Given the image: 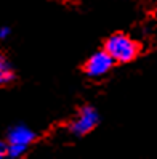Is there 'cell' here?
I'll return each instance as SVG.
<instances>
[{"label": "cell", "mask_w": 157, "mask_h": 159, "mask_svg": "<svg viewBox=\"0 0 157 159\" xmlns=\"http://www.w3.org/2000/svg\"><path fill=\"white\" fill-rule=\"evenodd\" d=\"M104 50L111 55L114 63H130L140 53V45L127 34H114L106 40Z\"/></svg>", "instance_id": "1"}, {"label": "cell", "mask_w": 157, "mask_h": 159, "mask_svg": "<svg viewBox=\"0 0 157 159\" xmlns=\"http://www.w3.org/2000/svg\"><path fill=\"white\" fill-rule=\"evenodd\" d=\"M35 140V132L27 125H15L8 132V142H7V157H21L29 145Z\"/></svg>", "instance_id": "2"}, {"label": "cell", "mask_w": 157, "mask_h": 159, "mask_svg": "<svg viewBox=\"0 0 157 159\" xmlns=\"http://www.w3.org/2000/svg\"><path fill=\"white\" fill-rule=\"evenodd\" d=\"M98 122H99L98 111L93 106H84L77 113V116L72 119L69 130L77 137H84V135L90 134L98 125Z\"/></svg>", "instance_id": "3"}, {"label": "cell", "mask_w": 157, "mask_h": 159, "mask_svg": "<svg viewBox=\"0 0 157 159\" xmlns=\"http://www.w3.org/2000/svg\"><path fill=\"white\" fill-rule=\"evenodd\" d=\"M112 66H114V60L111 58V55L106 50H99L95 52L93 55H90V58L85 61L84 71L88 77L99 79V77H104L112 69Z\"/></svg>", "instance_id": "4"}, {"label": "cell", "mask_w": 157, "mask_h": 159, "mask_svg": "<svg viewBox=\"0 0 157 159\" xmlns=\"http://www.w3.org/2000/svg\"><path fill=\"white\" fill-rule=\"evenodd\" d=\"M15 80V68L5 55L0 53V87L8 85Z\"/></svg>", "instance_id": "5"}, {"label": "cell", "mask_w": 157, "mask_h": 159, "mask_svg": "<svg viewBox=\"0 0 157 159\" xmlns=\"http://www.w3.org/2000/svg\"><path fill=\"white\" fill-rule=\"evenodd\" d=\"M10 34H11V29H10V27H7V26H2V27H0V40L8 39V37H10Z\"/></svg>", "instance_id": "6"}, {"label": "cell", "mask_w": 157, "mask_h": 159, "mask_svg": "<svg viewBox=\"0 0 157 159\" xmlns=\"http://www.w3.org/2000/svg\"><path fill=\"white\" fill-rule=\"evenodd\" d=\"M7 157V145L0 142V159Z\"/></svg>", "instance_id": "7"}]
</instances>
